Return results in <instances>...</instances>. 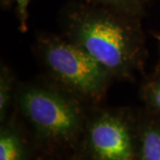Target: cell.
<instances>
[{"label":"cell","instance_id":"8","mask_svg":"<svg viewBox=\"0 0 160 160\" xmlns=\"http://www.w3.org/2000/svg\"><path fill=\"white\" fill-rule=\"evenodd\" d=\"M141 94L143 102L160 115V74L145 82L142 87Z\"/></svg>","mask_w":160,"mask_h":160},{"label":"cell","instance_id":"2","mask_svg":"<svg viewBox=\"0 0 160 160\" xmlns=\"http://www.w3.org/2000/svg\"><path fill=\"white\" fill-rule=\"evenodd\" d=\"M35 50L52 81L86 102H99L114 78L102 65L63 36L40 35Z\"/></svg>","mask_w":160,"mask_h":160},{"label":"cell","instance_id":"1","mask_svg":"<svg viewBox=\"0 0 160 160\" xmlns=\"http://www.w3.org/2000/svg\"><path fill=\"white\" fill-rule=\"evenodd\" d=\"M63 37L78 46L116 78L131 79L146 55L142 29L106 12H81L68 18Z\"/></svg>","mask_w":160,"mask_h":160},{"label":"cell","instance_id":"3","mask_svg":"<svg viewBox=\"0 0 160 160\" xmlns=\"http://www.w3.org/2000/svg\"><path fill=\"white\" fill-rule=\"evenodd\" d=\"M14 100L39 135L60 141L74 136L86 102L53 81L22 85L15 91Z\"/></svg>","mask_w":160,"mask_h":160},{"label":"cell","instance_id":"12","mask_svg":"<svg viewBox=\"0 0 160 160\" xmlns=\"http://www.w3.org/2000/svg\"><path fill=\"white\" fill-rule=\"evenodd\" d=\"M4 1H6V0H4Z\"/></svg>","mask_w":160,"mask_h":160},{"label":"cell","instance_id":"5","mask_svg":"<svg viewBox=\"0 0 160 160\" xmlns=\"http://www.w3.org/2000/svg\"><path fill=\"white\" fill-rule=\"evenodd\" d=\"M139 155L141 160H160V126H149L143 129Z\"/></svg>","mask_w":160,"mask_h":160},{"label":"cell","instance_id":"4","mask_svg":"<svg viewBox=\"0 0 160 160\" xmlns=\"http://www.w3.org/2000/svg\"><path fill=\"white\" fill-rule=\"evenodd\" d=\"M88 146L96 160H134V143L126 117L102 110L92 117L87 129Z\"/></svg>","mask_w":160,"mask_h":160},{"label":"cell","instance_id":"11","mask_svg":"<svg viewBox=\"0 0 160 160\" xmlns=\"http://www.w3.org/2000/svg\"><path fill=\"white\" fill-rule=\"evenodd\" d=\"M156 38L158 39V41H159V43H160V35H156Z\"/></svg>","mask_w":160,"mask_h":160},{"label":"cell","instance_id":"9","mask_svg":"<svg viewBox=\"0 0 160 160\" xmlns=\"http://www.w3.org/2000/svg\"><path fill=\"white\" fill-rule=\"evenodd\" d=\"M19 10V19H20V30L26 32L27 27V6L29 0H16Z\"/></svg>","mask_w":160,"mask_h":160},{"label":"cell","instance_id":"10","mask_svg":"<svg viewBox=\"0 0 160 160\" xmlns=\"http://www.w3.org/2000/svg\"><path fill=\"white\" fill-rule=\"evenodd\" d=\"M107 1H109V2H118V1H121V0H107Z\"/></svg>","mask_w":160,"mask_h":160},{"label":"cell","instance_id":"7","mask_svg":"<svg viewBox=\"0 0 160 160\" xmlns=\"http://www.w3.org/2000/svg\"><path fill=\"white\" fill-rule=\"evenodd\" d=\"M13 77L11 70L6 66L1 67L0 72V118L3 120L6 118L7 110L10 107L12 97L15 95L13 91Z\"/></svg>","mask_w":160,"mask_h":160},{"label":"cell","instance_id":"6","mask_svg":"<svg viewBox=\"0 0 160 160\" xmlns=\"http://www.w3.org/2000/svg\"><path fill=\"white\" fill-rule=\"evenodd\" d=\"M24 149L21 137L11 128L1 131L0 160H23Z\"/></svg>","mask_w":160,"mask_h":160}]
</instances>
